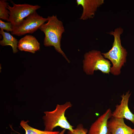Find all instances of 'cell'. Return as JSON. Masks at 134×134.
<instances>
[{"instance_id":"cell-4","label":"cell","mask_w":134,"mask_h":134,"mask_svg":"<svg viewBox=\"0 0 134 134\" xmlns=\"http://www.w3.org/2000/svg\"><path fill=\"white\" fill-rule=\"evenodd\" d=\"M84 58L83 67L87 74L92 75L94 71L98 70L109 74L111 67L110 61L103 57L100 51H90L84 54Z\"/></svg>"},{"instance_id":"cell-7","label":"cell","mask_w":134,"mask_h":134,"mask_svg":"<svg viewBox=\"0 0 134 134\" xmlns=\"http://www.w3.org/2000/svg\"><path fill=\"white\" fill-rule=\"evenodd\" d=\"M103 0H77V6L81 5L82 12L80 19L85 20L93 18L98 9L104 3Z\"/></svg>"},{"instance_id":"cell-3","label":"cell","mask_w":134,"mask_h":134,"mask_svg":"<svg viewBox=\"0 0 134 134\" xmlns=\"http://www.w3.org/2000/svg\"><path fill=\"white\" fill-rule=\"evenodd\" d=\"M72 105L70 102H66L64 104H57L53 111L44 112L45 115L43 118L44 130L53 131L55 128L59 126L64 129L73 131L74 127L69 123L65 115L66 110Z\"/></svg>"},{"instance_id":"cell-15","label":"cell","mask_w":134,"mask_h":134,"mask_svg":"<svg viewBox=\"0 0 134 134\" xmlns=\"http://www.w3.org/2000/svg\"><path fill=\"white\" fill-rule=\"evenodd\" d=\"M88 132V130L84 128L83 125L80 124L76 128L73 129V131H68L67 133L68 134H87Z\"/></svg>"},{"instance_id":"cell-19","label":"cell","mask_w":134,"mask_h":134,"mask_svg":"<svg viewBox=\"0 0 134 134\" xmlns=\"http://www.w3.org/2000/svg\"></svg>"},{"instance_id":"cell-13","label":"cell","mask_w":134,"mask_h":134,"mask_svg":"<svg viewBox=\"0 0 134 134\" xmlns=\"http://www.w3.org/2000/svg\"><path fill=\"white\" fill-rule=\"evenodd\" d=\"M28 122L23 120L21 121L20 123V126L25 131V134H58L60 132L58 131H41L34 128L28 124Z\"/></svg>"},{"instance_id":"cell-2","label":"cell","mask_w":134,"mask_h":134,"mask_svg":"<svg viewBox=\"0 0 134 134\" xmlns=\"http://www.w3.org/2000/svg\"><path fill=\"white\" fill-rule=\"evenodd\" d=\"M123 31V28L119 27L108 33L114 37L112 47L108 52L102 53L103 57L109 59L112 63L110 72L115 75L121 73V69L126 61L127 52L122 46L121 39V35Z\"/></svg>"},{"instance_id":"cell-8","label":"cell","mask_w":134,"mask_h":134,"mask_svg":"<svg viewBox=\"0 0 134 134\" xmlns=\"http://www.w3.org/2000/svg\"><path fill=\"white\" fill-rule=\"evenodd\" d=\"M131 93L129 91L121 96L120 104L116 106V109L112 113V116L119 118H124L130 121L134 125V114L130 110L128 106L129 99Z\"/></svg>"},{"instance_id":"cell-1","label":"cell","mask_w":134,"mask_h":134,"mask_svg":"<svg viewBox=\"0 0 134 134\" xmlns=\"http://www.w3.org/2000/svg\"><path fill=\"white\" fill-rule=\"evenodd\" d=\"M47 18V23L43 24L39 29L45 34L44 45L46 47L53 46L56 51L69 62L61 48L62 35L65 31L63 22L58 19L56 15L48 16Z\"/></svg>"},{"instance_id":"cell-14","label":"cell","mask_w":134,"mask_h":134,"mask_svg":"<svg viewBox=\"0 0 134 134\" xmlns=\"http://www.w3.org/2000/svg\"><path fill=\"white\" fill-rule=\"evenodd\" d=\"M8 5L6 0H0V19L7 22L9 17V11L7 9Z\"/></svg>"},{"instance_id":"cell-18","label":"cell","mask_w":134,"mask_h":134,"mask_svg":"<svg viewBox=\"0 0 134 134\" xmlns=\"http://www.w3.org/2000/svg\"><path fill=\"white\" fill-rule=\"evenodd\" d=\"M133 130H134V131H133V134H134V128L133 129Z\"/></svg>"},{"instance_id":"cell-5","label":"cell","mask_w":134,"mask_h":134,"mask_svg":"<svg viewBox=\"0 0 134 134\" xmlns=\"http://www.w3.org/2000/svg\"><path fill=\"white\" fill-rule=\"evenodd\" d=\"M13 5H8L7 9L9 11V17L8 22H10L13 31L22 24L25 18L40 8L38 5H33L27 4H16L11 1Z\"/></svg>"},{"instance_id":"cell-6","label":"cell","mask_w":134,"mask_h":134,"mask_svg":"<svg viewBox=\"0 0 134 134\" xmlns=\"http://www.w3.org/2000/svg\"><path fill=\"white\" fill-rule=\"evenodd\" d=\"M47 20V18L40 16L35 11L24 19L21 25L12 32L11 34L21 36L28 33H33Z\"/></svg>"},{"instance_id":"cell-11","label":"cell","mask_w":134,"mask_h":134,"mask_svg":"<svg viewBox=\"0 0 134 134\" xmlns=\"http://www.w3.org/2000/svg\"><path fill=\"white\" fill-rule=\"evenodd\" d=\"M40 43L34 36L26 35L18 41V48L21 51L34 53L40 49Z\"/></svg>"},{"instance_id":"cell-10","label":"cell","mask_w":134,"mask_h":134,"mask_svg":"<svg viewBox=\"0 0 134 134\" xmlns=\"http://www.w3.org/2000/svg\"><path fill=\"white\" fill-rule=\"evenodd\" d=\"M107 124L111 134H133V129L125 124L124 118L112 116Z\"/></svg>"},{"instance_id":"cell-12","label":"cell","mask_w":134,"mask_h":134,"mask_svg":"<svg viewBox=\"0 0 134 134\" xmlns=\"http://www.w3.org/2000/svg\"><path fill=\"white\" fill-rule=\"evenodd\" d=\"M0 34L3 37L2 40L0 41V45L3 46L10 45L12 47L13 53H17L18 51L17 49L18 43V40L9 33L4 32L2 29L0 30Z\"/></svg>"},{"instance_id":"cell-16","label":"cell","mask_w":134,"mask_h":134,"mask_svg":"<svg viewBox=\"0 0 134 134\" xmlns=\"http://www.w3.org/2000/svg\"><path fill=\"white\" fill-rule=\"evenodd\" d=\"M0 28L8 32H10L11 33L13 31L12 25L10 22H4L1 19L0 20Z\"/></svg>"},{"instance_id":"cell-9","label":"cell","mask_w":134,"mask_h":134,"mask_svg":"<svg viewBox=\"0 0 134 134\" xmlns=\"http://www.w3.org/2000/svg\"><path fill=\"white\" fill-rule=\"evenodd\" d=\"M111 110L108 109L91 125L88 134H111L107 126L108 120L112 116Z\"/></svg>"},{"instance_id":"cell-17","label":"cell","mask_w":134,"mask_h":134,"mask_svg":"<svg viewBox=\"0 0 134 134\" xmlns=\"http://www.w3.org/2000/svg\"><path fill=\"white\" fill-rule=\"evenodd\" d=\"M66 129H63L62 131H61L58 134H64L66 131Z\"/></svg>"}]
</instances>
